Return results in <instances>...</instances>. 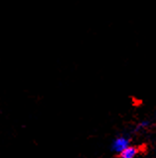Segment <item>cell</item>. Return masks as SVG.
Returning a JSON list of instances; mask_svg holds the SVG:
<instances>
[{
  "label": "cell",
  "instance_id": "6da1fadb",
  "mask_svg": "<svg viewBox=\"0 0 156 158\" xmlns=\"http://www.w3.org/2000/svg\"><path fill=\"white\" fill-rule=\"evenodd\" d=\"M130 145V140L128 136L125 135H119L117 136L115 139L112 142L111 148L115 153H119L121 152L124 149H125L126 147Z\"/></svg>",
  "mask_w": 156,
  "mask_h": 158
},
{
  "label": "cell",
  "instance_id": "7a4b0ae2",
  "mask_svg": "<svg viewBox=\"0 0 156 158\" xmlns=\"http://www.w3.org/2000/svg\"><path fill=\"white\" fill-rule=\"evenodd\" d=\"M138 148L134 145H129L124 149L121 152L119 153L120 158H135L138 154Z\"/></svg>",
  "mask_w": 156,
  "mask_h": 158
},
{
  "label": "cell",
  "instance_id": "3957f363",
  "mask_svg": "<svg viewBox=\"0 0 156 158\" xmlns=\"http://www.w3.org/2000/svg\"><path fill=\"white\" fill-rule=\"evenodd\" d=\"M150 126V122L149 121H142L140 122L135 127V131H144L146 130L148 127Z\"/></svg>",
  "mask_w": 156,
  "mask_h": 158
}]
</instances>
